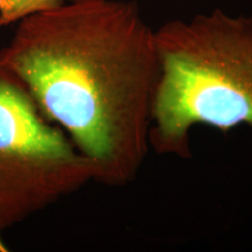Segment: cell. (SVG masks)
<instances>
[{
	"instance_id": "2",
	"label": "cell",
	"mask_w": 252,
	"mask_h": 252,
	"mask_svg": "<svg viewBox=\"0 0 252 252\" xmlns=\"http://www.w3.org/2000/svg\"><path fill=\"white\" fill-rule=\"evenodd\" d=\"M160 80L150 147L159 156L190 159L198 125L223 133L252 126V18L222 9L156 31Z\"/></svg>"
},
{
	"instance_id": "3",
	"label": "cell",
	"mask_w": 252,
	"mask_h": 252,
	"mask_svg": "<svg viewBox=\"0 0 252 252\" xmlns=\"http://www.w3.org/2000/svg\"><path fill=\"white\" fill-rule=\"evenodd\" d=\"M91 181L86 158L0 55V252L6 232Z\"/></svg>"
},
{
	"instance_id": "4",
	"label": "cell",
	"mask_w": 252,
	"mask_h": 252,
	"mask_svg": "<svg viewBox=\"0 0 252 252\" xmlns=\"http://www.w3.org/2000/svg\"><path fill=\"white\" fill-rule=\"evenodd\" d=\"M68 0H0V28L19 23L39 12L64 4Z\"/></svg>"
},
{
	"instance_id": "1",
	"label": "cell",
	"mask_w": 252,
	"mask_h": 252,
	"mask_svg": "<svg viewBox=\"0 0 252 252\" xmlns=\"http://www.w3.org/2000/svg\"><path fill=\"white\" fill-rule=\"evenodd\" d=\"M0 55L86 158L94 182L135 181L161 72L156 31L137 2L68 0L19 21Z\"/></svg>"
}]
</instances>
